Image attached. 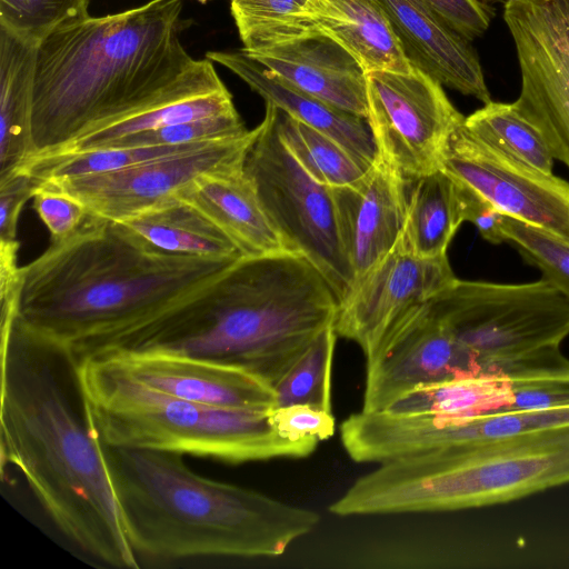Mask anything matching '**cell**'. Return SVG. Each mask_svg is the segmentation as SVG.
Returning a JSON list of instances; mask_svg holds the SVG:
<instances>
[{
  "instance_id": "1",
  "label": "cell",
  "mask_w": 569,
  "mask_h": 569,
  "mask_svg": "<svg viewBox=\"0 0 569 569\" xmlns=\"http://www.w3.org/2000/svg\"><path fill=\"white\" fill-rule=\"evenodd\" d=\"M0 425L2 457L59 531L94 560L139 568L77 359L16 319L1 327Z\"/></svg>"
},
{
  "instance_id": "2",
  "label": "cell",
  "mask_w": 569,
  "mask_h": 569,
  "mask_svg": "<svg viewBox=\"0 0 569 569\" xmlns=\"http://www.w3.org/2000/svg\"><path fill=\"white\" fill-rule=\"evenodd\" d=\"M182 0L71 19L38 46L34 158L161 102L226 88L209 59L183 48Z\"/></svg>"
},
{
  "instance_id": "3",
  "label": "cell",
  "mask_w": 569,
  "mask_h": 569,
  "mask_svg": "<svg viewBox=\"0 0 569 569\" xmlns=\"http://www.w3.org/2000/svg\"><path fill=\"white\" fill-rule=\"evenodd\" d=\"M237 260L154 251L120 223L91 214L76 234L22 267L16 320L80 359L162 315Z\"/></svg>"
},
{
  "instance_id": "4",
  "label": "cell",
  "mask_w": 569,
  "mask_h": 569,
  "mask_svg": "<svg viewBox=\"0 0 569 569\" xmlns=\"http://www.w3.org/2000/svg\"><path fill=\"white\" fill-rule=\"evenodd\" d=\"M337 309L331 287L302 254L241 257L102 351L190 356L241 368L273 387L316 336L333 325Z\"/></svg>"
},
{
  "instance_id": "5",
  "label": "cell",
  "mask_w": 569,
  "mask_h": 569,
  "mask_svg": "<svg viewBox=\"0 0 569 569\" xmlns=\"http://www.w3.org/2000/svg\"><path fill=\"white\" fill-rule=\"evenodd\" d=\"M106 452L137 555L278 557L320 521L311 509L202 477L181 453L107 445Z\"/></svg>"
},
{
  "instance_id": "6",
  "label": "cell",
  "mask_w": 569,
  "mask_h": 569,
  "mask_svg": "<svg viewBox=\"0 0 569 569\" xmlns=\"http://www.w3.org/2000/svg\"><path fill=\"white\" fill-rule=\"evenodd\" d=\"M77 373L94 426L107 446L242 463L305 458L320 442L282 436L270 420V409L220 408L154 390L102 355L77 359Z\"/></svg>"
},
{
  "instance_id": "7",
  "label": "cell",
  "mask_w": 569,
  "mask_h": 569,
  "mask_svg": "<svg viewBox=\"0 0 569 569\" xmlns=\"http://www.w3.org/2000/svg\"><path fill=\"white\" fill-rule=\"evenodd\" d=\"M569 483V423L482 453L431 451L386 462L333 503L338 516L451 511Z\"/></svg>"
},
{
  "instance_id": "8",
  "label": "cell",
  "mask_w": 569,
  "mask_h": 569,
  "mask_svg": "<svg viewBox=\"0 0 569 569\" xmlns=\"http://www.w3.org/2000/svg\"><path fill=\"white\" fill-rule=\"evenodd\" d=\"M429 307L483 373L507 376L559 349L569 335V296L543 278L526 283L457 278Z\"/></svg>"
},
{
  "instance_id": "9",
  "label": "cell",
  "mask_w": 569,
  "mask_h": 569,
  "mask_svg": "<svg viewBox=\"0 0 569 569\" xmlns=\"http://www.w3.org/2000/svg\"><path fill=\"white\" fill-rule=\"evenodd\" d=\"M244 173L279 233L320 271L338 303L342 301L355 276L341 244L331 188L315 180L288 150L271 103H266Z\"/></svg>"
},
{
  "instance_id": "10",
  "label": "cell",
  "mask_w": 569,
  "mask_h": 569,
  "mask_svg": "<svg viewBox=\"0 0 569 569\" xmlns=\"http://www.w3.org/2000/svg\"><path fill=\"white\" fill-rule=\"evenodd\" d=\"M368 123L381 161L411 182L440 168L465 117L442 86L412 67L367 73Z\"/></svg>"
},
{
  "instance_id": "11",
  "label": "cell",
  "mask_w": 569,
  "mask_h": 569,
  "mask_svg": "<svg viewBox=\"0 0 569 569\" xmlns=\"http://www.w3.org/2000/svg\"><path fill=\"white\" fill-rule=\"evenodd\" d=\"M257 134L258 127L237 138L120 170L49 182L78 199L91 214L120 222L177 200L186 187L203 174L244 170Z\"/></svg>"
},
{
  "instance_id": "12",
  "label": "cell",
  "mask_w": 569,
  "mask_h": 569,
  "mask_svg": "<svg viewBox=\"0 0 569 569\" xmlns=\"http://www.w3.org/2000/svg\"><path fill=\"white\" fill-rule=\"evenodd\" d=\"M457 280L447 254L421 258L396 247L355 280L338 303L333 328L338 337L356 342L365 357L436 295Z\"/></svg>"
},
{
  "instance_id": "13",
  "label": "cell",
  "mask_w": 569,
  "mask_h": 569,
  "mask_svg": "<svg viewBox=\"0 0 569 569\" xmlns=\"http://www.w3.org/2000/svg\"><path fill=\"white\" fill-rule=\"evenodd\" d=\"M440 168L502 214L569 239V182L486 143L463 122L449 139Z\"/></svg>"
},
{
  "instance_id": "14",
  "label": "cell",
  "mask_w": 569,
  "mask_h": 569,
  "mask_svg": "<svg viewBox=\"0 0 569 569\" xmlns=\"http://www.w3.org/2000/svg\"><path fill=\"white\" fill-rule=\"evenodd\" d=\"M569 423V407L502 409L478 416L400 415L383 411L371 423L370 443L382 461L431 452L482 453Z\"/></svg>"
},
{
  "instance_id": "15",
  "label": "cell",
  "mask_w": 569,
  "mask_h": 569,
  "mask_svg": "<svg viewBox=\"0 0 569 569\" xmlns=\"http://www.w3.org/2000/svg\"><path fill=\"white\" fill-rule=\"evenodd\" d=\"M503 8L521 74L513 104L569 169V51L541 0H508Z\"/></svg>"
},
{
  "instance_id": "16",
  "label": "cell",
  "mask_w": 569,
  "mask_h": 569,
  "mask_svg": "<svg viewBox=\"0 0 569 569\" xmlns=\"http://www.w3.org/2000/svg\"><path fill=\"white\" fill-rule=\"evenodd\" d=\"M362 409L381 411L430 383L485 375L476 358L431 310L429 302L366 358Z\"/></svg>"
},
{
  "instance_id": "17",
  "label": "cell",
  "mask_w": 569,
  "mask_h": 569,
  "mask_svg": "<svg viewBox=\"0 0 569 569\" xmlns=\"http://www.w3.org/2000/svg\"><path fill=\"white\" fill-rule=\"evenodd\" d=\"M102 355L129 376L167 395L229 409L276 406L273 387L241 368L161 351L110 350Z\"/></svg>"
},
{
  "instance_id": "18",
  "label": "cell",
  "mask_w": 569,
  "mask_h": 569,
  "mask_svg": "<svg viewBox=\"0 0 569 569\" xmlns=\"http://www.w3.org/2000/svg\"><path fill=\"white\" fill-rule=\"evenodd\" d=\"M409 184L379 159L358 184L331 188L341 244L355 280L398 243Z\"/></svg>"
},
{
  "instance_id": "19",
  "label": "cell",
  "mask_w": 569,
  "mask_h": 569,
  "mask_svg": "<svg viewBox=\"0 0 569 569\" xmlns=\"http://www.w3.org/2000/svg\"><path fill=\"white\" fill-rule=\"evenodd\" d=\"M246 53L303 92L367 119L366 71L319 31Z\"/></svg>"
},
{
  "instance_id": "20",
  "label": "cell",
  "mask_w": 569,
  "mask_h": 569,
  "mask_svg": "<svg viewBox=\"0 0 569 569\" xmlns=\"http://www.w3.org/2000/svg\"><path fill=\"white\" fill-rule=\"evenodd\" d=\"M410 64L441 86L491 101L470 41L446 24L421 0H381Z\"/></svg>"
},
{
  "instance_id": "21",
  "label": "cell",
  "mask_w": 569,
  "mask_h": 569,
  "mask_svg": "<svg viewBox=\"0 0 569 569\" xmlns=\"http://www.w3.org/2000/svg\"><path fill=\"white\" fill-rule=\"evenodd\" d=\"M206 58L237 74L254 92L300 122L327 134L366 168L378 160L368 120L332 107L293 87L242 49L209 51Z\"/></svg>"
},
{
  "instance_id": "22",
  "label": "cell",
  "mask_w": 569,
  "mask_h": 569,
  "mask_svg": "<svg viewBox=\"0 0 569 569\" xmlns=\"http://www.w3.org/2000/svg\"><path fill=\"white\" fill-rule=\"evenodd\" d=\"M177 199L213 222L241 257L296 253L264 212L244 170L203 174L186 187Z\"/></svg>"
},
{
  "instance_id": "23",
  "label": "cell",
  "mask_w": 569,
  "mask_h": 569,
  "mask_svg": "<svg viewBox=\"0 0 569 569\" xmlns=\"http://www.w3.org/2000/svg\"><path fill=\"white\" fill-rule=\"evenodd\" d=\"M38 46L0 28V181L33 160L32 102Z\"/></svg>"
},
{
  "instance_id": "24",
  "label": "cell",
  "mask_w": 569,
  "mask_h": 569,
  "mask_svg": "<svg viewBox=\"0 0 569 569\" xmlns=\"http://www.w3.org/2000/svg\"><path fill=\"white\" fill-rule=\"evenodd\" d=\"M315 27L347 50L366 73L412 69L381 0H322Z\"/></svg>"
},
{
  "instance_id": "25",
  "label": "cell",
  "mask_w": 569,
  "mask_h": 569,
  "mask_svg": "<svg viewBox=\"0 0 569 569\" xmlns=\"http://www.w3.org/2000/svg\"><path fill=\"white\" fill-rule=\"evenodd\" d=\"M118 223L154 251L213 259L241 258L237 247L213 222L179 199Z\"/></svg>"
},
{
  "instance_id": "26",
  "label": "cell",
  "mask_w": 569,
  "mask_h": 569,
  "mask_svg": "<svg viewBox=\"0 0 569 569\" xmlns=\"http://www.w3.org/2000/svg\"><path fill=\"white\" fill-rule=\"evenodd\" d=\"M401 248L417 257L447 254L463 220L457 181L442 168L410 182Z\"/></svg>"
},
{
  "instance_id": "27",
  "label": "cell",
  "mask_w": 569,
  "mask_h": 569,
  "mask_svg": "<svg viewBox=\"0 0 569 569\" xmlns=\"http://www.w3.org/2000/svg\"><path fill=\"white\" fill-rule=\"evenodd\" d=\"M513 392L506 375H471L418 387L385 411L401 415L469 417L512 409Z\"/></svg>"
},
{
  "instance_id": "28",
  "label": "cell",
  "mask_w": 569,
  "mask_h": 569,
  "mask_svg": "<svg viewBox=\"0 0 569 569\" xmlns=\"http://www.w3.org/2000/svg\"><path fill=\"white\" fill-rule=\"evenodd\" d=\"M322 0H230L246 52L317 32Z\"/></svg>"
},
{
  "instance_id": "29",
  "label": "cell",
  "mask_w": 569,
  "mask_h": 569,
  "mask_svg": "<svg viewBox=\"0 0 569 569\" xmlns=\"http://www.w3.org/2000/svg\"><path fill=\"white\" fill-rule=\"evenodd\" d=\"M236 110L232 96L227 87L211 93L177 98L87 134L53 154L96 150L128 136Z\"/></svg>"
},
{
  "instance_id": "30",
  "label": "cell",
  "mask_w": 569,
  "mask_h": 569,
  "mask_svg": "<svg viewBox=\"0 0 569 569\" xmlns=\"http://www.w3.org/2000/svg\"><path fill=\"white\" fill-rule=\"evenodd\" d=\"M276 108L279 134L299 164L327 187L356 186L369 170L327 134Z\"/></svg>"
},
{
  "instance_id": "31",
  "label": "cell",
  "mask_w": 569,
  "mask_h": 569,
  "mask_svg": "<svg viewBox=\"0 0 569 569\" xmlns=\"http://www.w3.org/2000/svg\"><path fill=\"white\" fill-rule=\"evenodd\" d=\"M475 137L545 173H553L555 158L538 129L512 103L490 101L465 117Z\"/></svg>"
},
{
  "instance_id": "32",
  "label": "cell",
  "mask_w": 569,
  "mask_h": 569,
  "mask_svg": "<svg viewBox=\"0 0 569 569\" xmlns=\"http://www.w3.org/2000/svg\"><path fill=\"white\" fill-rule=\"evenodd\" d=\"M337 332L327 327L273 386L276 406L307 405L332 412L331 380Z\"/></svg>"
},
{
  "instance_id": "33",
  "label": "cell",
  "mask_w": 569,
  "mask_h": 569,
  "mask_svg": "<svg viewBox=\"0 0 569 569\" xmlns=\"http://www.w3.org/2000/svg\"><path fill=\"white\" fill-rule=\"evenodd\" d=\"M501 231L526 263L569 296V239L508 216L502 219Z\"/></svg>"
},
{
  "instance_id": "34",
  "label": "cell",
  "mask_w": 569,
  "mask_h": 569,
  "mask_svg": "<svg viewBox=\"0 0 569 569\" xmlns=\"http://www.w3.org/2000/svg\"><path fill=\"white\" fill-rule=\"evenodd\" d=\"M89 0H0V28L39 43L62 23L89 14Z\"/></svg>"
},
{
  "instance_id": "35",
  "label": "cell",
  "mask_w": 569,
  "mask_h": 569,
  "mask_svg": "<svg viewBox=\"0 0 569 569\" xmlns=\"http://www.w3.org/2000/svg\"><path fill=\"white\" fill-rule=\"evenodd\" d=\"M248 131L236 110L220 116L181 122L128 136L112 141L103 148L180 146L212 142L237 138L246 134Z\"/></svg>"
},
{
  "instance_id": "36",
  "label": "cell",
  "mask_w": 569,
  "mask_h": 569,
  "mask_svg": "<svg viewBox=\"0 0 569 569\" xmlns=\"http://www.w3.org/2000/svg\"><path fill=\"white\" fill-rule=\"evenodd\" d=\"M32 200L51 242H62L76 234L91 216L78 199L49 181H42Z\"/></svg>"
},
{
  "instance_id": "37",
  "label": "cell",
  "mask_w": 569,
  "mask_h": 569,
  "mask_svg": "<svg viewBox=\"0 0 569 569\" xmlns=\"http://www.w3.org/2000/svg\"><path fill=\"white\" fill-rule=\"evenodd\" d=\"M269 417L276 429L284 437L301 440L331 438L336 431V419L331 411L307 405L272 407Z\"/></svg>"
},
{
  "instance_id": "38",
  "label": "cell",
  "mask_w": 569,
  "mask_h": 569,
  "mask_svg": "<svg viewBox=\"0 0 569 569\" xmlns=\"http://www.w3.org/2000/svg\"><path fill=\"white\" fill-rule=\"evenodd\" d=\"M42 180L19 171L0 181V241H18V221L24 203L32 199Z\"/></svg>"
},
{
  "instance_id": "39",
  "label": "cell",
  "mask_w": 569,
  "mask_h": 569,
  "mask_svg": "<svg viewBox=\"0 0 569 569\" xmlns=\"http://www.w3.org/2000/svg\"><path fill=\"white\" fill-rule=\"evenodd\" d=\"M446 24L469 41L482 36L490 23V13L480 0H421Z\"/></svg>"
},
{
  "instance_id": "40",
  "label": "cell",
  "mask_w": 569,
  "mask_h": 569,
  "mask_svg": "<svg viewBox=\"0 0 569 569\" xmlns=\"http://www.w3.org/2000/svg\"><path fill=\"white\" fill-rule=\"evenodd\" d=\"M456 181L458 184L463 220L471 222L478 229L481 237L488 242L492 244H501L506 242L501 231V223L505 214L498 211L489 201L473 189L458 180Z\"/></svg>"
},
{
  "instance_id": "41",
  "label": "cell",
  "mask_w": 569,
  "mask_h": 569,
  "mask_svg": "<svg viewBox=\"0 0 569 569\" xmlns=\"http://www.w3.org/2000/svg\"><path fill=\"white\" fill-rule=\"evenodd\" d=\"M541 3L569 51V0H541Z\"/></svg>"
},
{
  "instance_id": "42",
  "label": "cell",
  "mask_w": 569,
  "mask_h": 569,
  "mask_svg": "<svg viewBox=\"0 0 569 569\" xmlns=\"http://www.w3.org/2000/svg\"><path fill=\"white\" fill-rule=\"evenodd\" d=\"M480 1H482V2H488L489 1V2H502V3H505L508 0H480Z\"/></svg>"
},
{
  "instance_id": "43",
  "label": "cell",
  "mask_w": 569,
  "mask_h": 569,
  "mask_svg": "<svg viewBox=\"0 0 569 569\" xmlns=\"http://www.w3.org/2000/svg\"><path fill=\"white\" fill-rule=\"evenodd\" d=\"M196 1H198V2H200V3H202V4H203V3H207V2H208V1H210V0H196Z\"/></svg>"
}]
</instances>
